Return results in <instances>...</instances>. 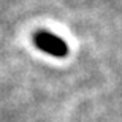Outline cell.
<instances>
[{
	"label": "cell",
	"instance_id": "obj_1",
	"mask_svg": "<svg viewBox=\"0 0 122 122\" xmlns=\"http://www.w3.org/2000/svg\"><path fill=\"white\" fill-rule=\"evenodd\" d=\"M35 45L41 51H45L54 57H65L68 52V48L63 43V40L52 35L51 32H38L35 35Z\"/></svg>",
	"mask_w": 122,
	"mask_h": 122
}]
</instances>
